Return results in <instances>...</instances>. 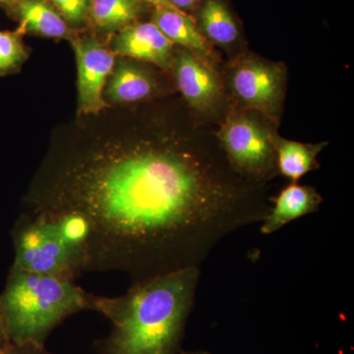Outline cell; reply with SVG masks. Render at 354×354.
I'll return each mask as SVG.
<instances>
[{"label": "cell", "instance_id": "6da1fadb", "mask_svg": "<svg viewBox=\"0 0 354 354\" xmlns=\"http://www.w3.org/2000/svg\"><path fill=\"white\" fill-rule=\"evenodd\" d=\"M255 197L187 147L109 141L55 162L27 202L35 213L85 216L87 272H123L134 283L200 268L225 236L265 220L270 207Z\"/></svg>", "mask_w": 354, "mask_h": 354}, {"label": "cell", "instance_id": "7a4b0ae2", "mask_svg": "<svg viewBox=\"0 0 354 354\" xmlns=\"http://www.w3.org/2000/svg\"><path fill=\"white\" fill-rule=\"evenodd\" d=\"M199 279L200 268H188L134 283L120 297L95 295L94 311L111 323L97 354L180 353Z\"/></svg>", "mask_w": 354, "mask_h": 354}, {"label": "cell", "instance_id": "3957f363", "mask_svg": "<svg viewBox=\"0 0 354 354\" xmlns=\"http://www.w3.org/2000/svg\"><path fill=\"white\" fill-rule=\"evenodd\" d=\"M95 295L75 281L11 266L0 293V316L12 344H46L51 333L79 312L94 311Z\"/></svg>", "mask_w": 354, "mask_h": 354}, {"label": "cell", "instance_id": "277c9868", "mask_svg": "<svg viewBox=\"0 0 354 354\" xmlns=\"http://www.w3.org/2000/svg\"><path fill=\"white\" fill-rule=\"evenodd\" d=\"M10 234L15 253L13 265L20 269L71 281L87 272L85 256L67 246L41 214H22Z\"/></svg>", "mask_w": 354, "mask_h": 354}, {"label": "cell", "instance_id": "5b68a950", "mask_svg": "<svg viewBox=\"0 0 354 354\" xmlns=\"http://www.w3.org/2000/svg\"><path fill=\"white\" fill-rule=\"evenodd\" d=\"M220 139L230 165L243 176L268 178L277 167L274 139L260 123L236 116L228 120Z\"/></svg>", "mask_w": 354, "mask_h": 354}, {"label": "cell", "instance_id": "8992f818", "mask_svg": "<svg viewBox=\"0 0 354 354\" xmlns=\"http://www.w3.org/2000/svg\"><path fill=\"white\" fill-rule=\"evenodd\" d=\"M283 82L279 65L251 58L239 62L230 77L235 97L244 106L269 115L278 111Z\"/></svg>", "mask_w": 354, "mask_h": 354}, {"label": "cell", "instance_id": "52a82bcc", "mask_svg": "<svg viewBox=\"0 0 354 354\" xmlns=\"http://www.w3.org/2000/svg\"><path fill=\"white\" fill-rule=\"evenodd\" d=\"M72 46L78 70L79 113H99L106 108L104 87L115 64L114 53L92 37L73 39Z\"/></svg>", "mask_w": 354, "mask_h": 354}, {"label": "cell", "instance_id": "ba28073f", "mask_svg": "<svg viewBox=\"0 0 354 354\" xmlns=\"http://www.w3.org/2000/svg\"><path fill=\"white\" fill-rule=\"evenodd\" d=\"M171 68L177 87L192 108L206 111L220 99L218 76L196 53L179 50L174 55Z\"/></svg>", "mask_w": 354, "mask_h": 354}, {"label": "cell", "instance_id": "9c48e42d", "mask_svg": "<svg viewBox=\"0 0 354 354\" xmlns=\"http://www.w3.org/2000/svg\"><path fill=\"white\" fill-rule=\"evenodd\" d=\"M116 55L151 62L160 68H171L174 44L165 38L157 26L151 23H137L123 28L111 44Z\"/></svg>", "mask_w": 354, "mask_h": 354}, {"label": "cell", "instance_id": "30bf717a", "mask_svg": "<svg viewBox=\"0 0 354 354\" xmlns=\"http://www.w3.org/2000/svg\"><path fill=\"white\" fill-rule=\"evenodd\" d=\"M271 201L274 205L261 225V232L265 235L274 234L291 221L315 213L323 198L315 188L295 183L286 186Z\"/></svg>", "mask_w": 354, "mask_h": 354}, {"label": "cell", "instance_id": "8fae6325", "mask_svg": "<svg viewBox=\"0 0 354 354\" xmlns=\"http://www.w3.org/2000/svg\"><path fill=\"white\" fill-rule=\"evenodd\" d=\"M6 3L19 21V31L51 39L70 36L68 24L48 0H11Z\"/></svg>", "mask_w": 354, "mask_h": 354}, {"label": "cell", "instance_id": "7c38bea8", "mask_svg": "<svg viewBox=\"0 0 354 354\" xmlns=\"http://www.w3.org/2000/svg\"><path fill=\"white\" fill-rule=\"evenodd\" d=\"M153 78L145 69L128 59L115 60L104 87V97L113 104H131L153 93Z\"/></svg>", "mask_w": 354, "mask_h": 354}, {"label": "cell", "instance_id": "4fadbf2b", "mask_svg": "<svg viewBox=\"0 0 354 354\" xmlns=\"http://www.w3.org/2000/svg\"><path fill=\"white\" fill-rule=\"evenodd\" d=\"M153 23L172 44H179L197 55H207L209 53L206 38L185 12L172 7H157Z\"/></svg>", "mask_w": 354, "mask_h": 354}, {"label": "cell", "instance_id": "5bb4252c", "mask_svg": "<svg viewBox=\"0 0 354 354\" xmlns=\"http://www.w3.org/2000/svg\"><path fill=\"white\" fill-rule=\"evenodd\" d=\"M325 145H310L290 140L274 139L277 167L283 176L297 183L309 171L318 169L316 158Z\"/></svg>", "mask_w": 354, "mask_h": 354}, {"label": "cell", "instance_id": "9a60e30c", "mask_svg": "<svg viewBox=\"0 0 354 354\" xmlns=\"http://www.w3.org/2000/svg\"><path fill=\"white\" fill-rule=\"evenodd\" d=\"M199 20L203 36L218 46H232L239 39V26L223 0H205Z\"/></svg>", "mask_w": 354, "mask_h": 354}, {"label": "cell", "instance_id": "2e32d148", "mask_svg": "<svg viewBox=\"0 0 354 354\" xmlns=\"http://www.w3.org/2000/svg\"><path fill=\"white\" fill-rule=\"evenodd\" d=\"M140 12L139 0H90L91 16L104 31H120L133 24Z\"/></svg>", "mask_w": 354, "mask_h": 354}, {"label": "cell", "instance_id": "e0dca14e", "mask_svg": "<svg viewBox=\"0 0 354 354\" xmlns=\"http://www.w3.org/2000/svg\"><path fill=\"white\" fill-rule=\"evenodd\" d=\"M21 32L0 31V75L12 73L27 59Z\"/></svg>", "mask_w": 354, "mask_h": 354}, {"label": "cell", "instance_id": "ac0fdd59", "mask_svg": "<svg viewBox=\"0 0 354 354\" xmlns=\"http://www.w3.org/2000/svg\"><path fill=\"white\" fill-rule=\"evenodd\" d=\"M67 24H81L90 13V0H48Z\"/></svg>", "mask_w": 354, "mask_h": 354}, {"label": "cell", "instance_id": "d6986e66", "mask_svg": "<svg viewBox=\"0 0 354 354\" xmlns=\"http://www.w3.org/2000/svg\"><path fill=\"white\" fill-rule=\"evenodd\" d=\"M7 354H55L48 351L44 344L36 342H24V344H12Z\"/></svg>", "mask_w": 354, "mask_h": 354}, {"label": "cell", "instance_id": "ffe728a7", "mask_svg": "<svg viewBox=\"0 0 354 354\" xmlns=\"http://www.w3.org/2000/svg\"><path fill=\"white\" fill-rule=\"evenodd\" d=\"M11 346H12V342H11L8 335H7L3 322H2L1 316H0V354H7Z\"/></svg>", "mask_w": 354, "mask_h": 354}, {"label": "cell", "instance_id": "44dd1931", "mask_svg": "<svg viewBox=\"0 0 354 354\" xmlns=\"http://www.w3.org/2000/svg\"><path fill=\"white\" fill-rule=\"evenodd\" d=\"M167 2L177 10L185 12V11H189L194 8L199 0H167Z\"/></svg>", "mask_w": 354, "mask_h": 354}, {"label": "cell", "instance_id": "7402d4cb", "mask_svg": "<svg viewBox=\"0 0 354 354\" xmlns=\"http://www.w3.org/2000/svg\"><path fill=\"white\" fill-rule=\"evenodd\" d=\"M142 1L149 2V3L155 4L157 7H172L167 2V0H142ZM174 8V7H172Z\"/></svg>", "mask_w": 354, "mask_h": 354}, {"label": "cell", "instance_id": "603a6c76", "mask_svg": "<svg viewBox=\"0 0 354 354\" xmlns=\"http://www.w3.org/2000/svg\"><path fill=\"white\" fill-rule=\"evenodd\" d=\"M181 354H211L207 351H181Z\"/></svg>", "mask_w": 354, "mask_h": 354}, {"label": "cell", "instance_id": "cb8c5ba5", "mask_svg": "<svg viewBox=\"0 0 354 354\" xmlns=\"http://www.w3.org/2000/svg\"><path fill=\"white\" fill-rule=\"evenodd\" d=\"M0 1H6V2H8V1H11V0H0Z\"/></svg>", "mask_w": 354, "mask_h": 354}]
</instances>
